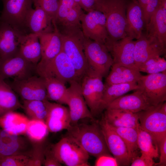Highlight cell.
Listing matches in <instances>:
<instances>
[{
  "instance_id": "6da1fadb",
  "label": "cell",
  "mask_w": 166,
  "mask_h": 166,
  "mask_svg": "<svg viewBox=\"0 0 166 166\" xmlns=\"http://www.w3.org/2000/svg\"><path fill=\"white\" fill-rule=\"evenodd\" d=\"M127 5L126 0H97L95 10L102 12L106 19V42H115L127 36Z\"/></svg>"
},
{
  "instance_id": "7a4b0ae2",
  "label": "cell",
  "mask_w": 166,
  "mask_h": 166,
  "mask_svg": "<svg viewBox=\"0 0 166 166\" xmlns=\"http://www.w3.org/2000/svg\"><path fill=\"white\" fill-rule=\"evenodd\" d=\"M67 135L75 139L89 155L97 158L109 154L100 124L84 123L70 125Z\"/></svg>"
},
{
  "instance_id": "3957f363",
  "label": "cell",
  "mask_w": 166,
  "mask_h": 166,
  "mask_svg": "<svg viewBox=\"0 0 166 166\" xmlns=\"http://www.w3.org/2000/svg\"><path fill=\"white\" fill-rule=\"evenodd\" d=\"M59 2L54 28L61 35L82 34L81 17L84 12L80 6L74 0H59Z\"/></svg>"
},
{
  "instance_id": "277c9868",
  "label": "cell",
  "mask_w": 166,
  "mask_h": 166,
  "mask_svg": "<svg viewBox=\"0 0 166 166\" xmlns=\"http://www.w3.org/2000/svg\"><path fill=\"white\" fill-rule=\"evenodd\" d=\"M36 73L43 78H53L65 84L81 81L72 62L62 50L50 61H39L36 65Z\"/></svg>"
},
{
  "instance_id": "5b68a950",
  "label": "cell",
  "mask_w": 166,
  "mask_h": 166,
  "mask_svg": "<svg viewBox=\"0 0 166 166\" xmlns=\"http://www.w3.org/2000/svg\"><path fill=\"white\" fill-rule=\"evenodd\" d=\"M52 153L61 164L67 166H88L89 154L73 138L66 135L50 146Z\"/></svg>"
},
{
  "instance_id": "8992f818",
  "label": "cell",
  "mask_w": 166,
  "mask_h": 166,
  "mask_svg": "<svg viewBox=\"0 0 166 166\" xmlns=\"http://www.w3.org/2000/svg\"><path fill=\"white\" fill-rule=\"evenodd\" d=\"M82 41L89 70L95 72L102 77L107 76L113 61L105 44L84 36Z\"/></svg>"
},
{
  "instance_id": "52a82bcc",
  "label": "cell",
  "mask_w": 166,
  "mask_h": 166,
  "mask_svg": "<svg viewBox=\"0 0 166 166\" xmlns=\"http://www.w3.org/2000/svg\"><path fill=\"white\" fill-rule=\"evenodd\" d=\"M140 126L149 133L158 146L166 138V103L137 113Z\"/></svg>"
},
{
  "instance_id": "ba28073f",
  "label": "cell",
  "mask_w": 166,
  "mask_h": 166,
  "mask_svg": "<svg viewBox=\"0 0 166 166\" xmlns=\"http://www.w3.org/2000/svg\"><path fill=\"white\" fill-rule=\"evenodd\" d=\"M3 8L0 21L6 22L24 35L27 34L25 21L32 8L33 0H1Z\"/></svg>"
},
{
  "instance_id": "9c48e42d",
  "label": "cell",
  "mask_w": 166,
  "mask_h": 166,
  "mask_svg": "<svg viewBox=\"0 0 166 166\" xmlns=\"http://www.w3.org/2000/svg\"><path fill=\"white\" fill-rule=\"evenodd\" d=\"M141 91L149 103L156 106L166 100V71L141 75L137 83Z\"/></svg>"
},
{
  "instance_id": "30bf717a",
  "label": "cell",
  "mask_w": 166,
  "mask_h": 166,
  "mask_svg": "<svg viewBox=\"0 0 166 166\" xmlns=\"http://www.w3.org/2000/svg\"><path fill=\"white\" fill-rule=\"evenodd\" d=\"M102 78L95 72L89 70L81 81L82 94L93 117L100 113L104 89Z\"/></svg>"
},
{
  "instance_id": "8fae6325",
  "label": "cell",
  "mask_w": 166,
  "mask_h": 166,
  "mask_svg": "<svg viewBox=\"0 0 166 166\" xmlns=\"http://www.w3.org/2000/svg\"><path fill=\"white\" fill-rule=\"evenodd\" d=\"M61 36L62 50L70 60L81 81L89 70L82 44V39L84 36L83 34Z\"/></svg>"
},
{
  "instance_id": "7c38bea8",
  "label": "cell",
  "mask_w": 166,
  "mask_h": 166,
  "mask_svg": "<svg viewBox=\"0 0 166 166\" xmlns=\"http://www.w3.org/2000/svg\"><path fill=\"white\" fill-rule=\"evenodd\" d=\"M9 84L23 100H48L44 79L38 75L14 80Z\"/></svg>"
},
{
  "instance_id": "4fadbf2b",
  "label": "cell",
  "mask_w": 166,
  "mask_h": 166,
  "mask_svg": "<svg viewBox=\"0 0 166 166\" xmlns=\"http://www.w3.org/2000/svg\"><path fill=\"white\" fill-rule=\"evenodd\" d=\"M82 33L86 38L105 44L108 38L106 28V19L101 12L94 10L83 13L81 17Z\"/></svg>"
},
{
  "instance_id": "5bb4252c",
  "label": "cell",
  "mask_w": 166,
  "mask_h": 166,
  "mask_svg": "<svg viewBox=\"0 0 166 166\" xmlns=\"http://www.w3.org/2000/svg\"><path fill=\"white\" fill-rule=\"evenodd\" d=\"M69 84L67 105L69 107L71 125H76L79 120L85 118L94 120L82 94L81 82L74 81Z\"/></svg>"
},
{
  "instance_id": "9a60e30c",
  "label": "cell",
  "mask_w": 166,
  "mask_h": 166,
  "mask_svg": "<svg viewBox=\"0 0 166 166\" xmlns=\"http://www.w3.org/2000/svg\"><path fill=\"white\" fill-rule=\"evenodd\" d=\"M36 65L29 62L19 53L1 61L0 64V78H12L20 80L27 78L36 73Z\"/></svg>"
},
{
  "instance_id": "2e32d148",
  "label": "cell",
  "mask_w": 166,
  "mask_h": 166,
  "mask_svg": "<svg viewBox=\"0 0 166 166\" xmlns=\"http://www.w3.org/2000/svg\"><path fill=\"white\" fill-rule=\"evenodd\" d=\"M107 146L110 152L116 160L119 165H130L126 146L121 137L108 123L103 118L100 123Z\"/></svg>"
},
{
  "instance_id": "e0dca14e",
  "label": "cell",
  "mask_w": 166,
  "mask_h": 166,
  "mask_svg": "<svg viewBox=\"0 0 166 166\" xmlns=\"http://www.w3.org/2000/svg\"><path fill=\"white\" fill-rule=\"evenodd\" d=\"M135 41L128 36L114 42L107 41L105 44L110 52L113 64L136 69L134 58Z\"/></svg>"
},
{
  "instance_id": "ac0fdd59",
  "label": "cell",
  "mask_w": 166,
  "mask_h": 166,
  "mask_svg": "<svg viewBox=\"0 0 166 166\" xmlns=\"http://www.w3.org/2000/svg\"><path fill=\"white\" fill-rule=\"evenodd\" d=\"M25 35L9 24L0 21V57L1 62L19 53L22 38Z\"/></svg>"
},
{
  "instance_id": "d6986e66",
  "label": "cell",
  "mask_w": 166,
  "mask_h": 166,
  "mask_svg": "<svg viewBox=\"0 0 166 166\" xmlns=\"http://www.w3.org/2000/svg\"><path fill=\"white\" fill-rule=\"evenodd\" d=\"M146 27L147 38L166 49V0H162Z\"/></svg>"
},
{
  "instance_id": "ffe728a7",
  "label": "cell",
  "mask_w": 166,
  "mask_h": 166,
  "mask_svg": "<svg viewBox=\"0 0 166 166\" xmlns=\"http://www.w3.org/2000/svg\"><path fill=\"white\" fill-rule=\"evenodd\" d=\"M28 139L21 135L13 134L0 128V158L29 153L32 148H29Z\"/></svg>"
},
{
  "instance_id": "44dd1931",
  "label": "cell",
  "mask_w": 166,
  "mask_h": 166,
  "mask_svg": "<svg viewBox=\"0 0 166 166\" xmlns=\"http://www.w3.org/2000/svg\"><path fill=\"white\" fill-rule=\"evenodd\" d=\"M25 28L27 34L40 35L54 30L53 21L41 8L35 7L29 12L26 18Z\"/></svg>"
},
{
  "instance_id": "7402d4cb",
  "label": "cell",
  "mask_w": 166,
  "mask_h": 166,
  "mask_svg": "<svg viewBox=\"0 0 166 166\" xmlns=\"http://www.w3.org/2000/svg\"><path fill=\"white\" fill-rule=\"evenodd\" d=\"M45 122L49 132H56L67 130L71 125L69 109L62 104L48 101V113Z\"/></svg>"
},
{
  "instance_id": "603a6c76",
  "label": "cell",
  "mask_w": 166,
  "mask_h": 166,
  "mask_svg": "<svg viewBox=\"0 0 166 166\" xmlns=\"http://www.w3.org/2000/svg\"><path fill=\"white\" fill-rule=\"evenodd\" d=\"M135 90L131 94L123 95L115 100L106 109H120L136 113L153 106L149 103L140 91Z\"/></svg>"
},
{
  "instance_id": "cb8c5ba5",
  "label": "cell",
  "mask_w": 166,
  "mask_h": 166,
  "mask_svg": "<svg viewBox=\"0 0 166 166\" xmlns=\"http://www.w3.org/2000/svg\"><path fill=\"white\" fill-rule=\"evenodd\" d=\"M145 26L142 9L137 0L127 5L125 32L133 39H139Z\"/></svg>"
},
{
  "instance_id": "d4e9b609",
  "label": "cell",
  "mask_w": 166,
  "mask_h": 166,
  "mask_svg": "<svg viewBox=\"0 0 166 166\" xmlns=\"http://www.w3.org/2000/svg\"><path fill=\"white\" fill-rule=\"evenodd\" d=\"M165 53L166 49L151 41L146 34L142 33L140 38L135 41L134 58L136 67L138 69L148 59L160 56Z\"/></svg>"
},
{
  "instance_id": "484cf974",
  "label": "cell",
  "mask_w": 166,
  "mask_h": 166,
  "mask_svg": "<svg viewBox=\"0 0 166 166\" xmlns=\"http://www.w3.org/2000/svg\"><path fill=\"white\" fill-rule=\"evenodd\" d=\"M38 37L42 52L40 61H50L62 51L61 36L55 28L53 31L40 35Z\"/></svg>"
},
{
  "instance_id": "4316f807",
  "label": "cell",
  "mask_w": 166,
  "mask_h": 166,
  "mask_svg": "<svg viewBox=\"0 0 166 166\" xmlns=\"http://www.w3.org/2000/svg\"><path fill=\"white\" fill-rule=\"evenodd\" d=\"M104 118L110 125L113 127L137 129L139 124L137 113L121 109H106Z\"/></svg>"
},
{
  "instance_id": "83f0119b",
  "label": "cell",
  "mask_w": 166,
  "mask_h": 166,
  "mask_svg": "<svg viewBox=\"0 0 166 166\" xmlns=\"http://www.w3.org/2000/svg\"><path fill=\"white\" fill-rule=\"evenodd\" d=\"M19 53L26 60L37 65L42 57L38 35L29 34L23 35L20 44Z\"/></svg>"
},
{
  "instance_id": "f1b7e54d",
  "label": "cell",
  "mask_w": 166,
  "mask_h": 166,
  "mask_svg": "<svg viewBox=\"0 0 166 166\" xmlns=\"http://www.w3.org/2000/svg\"><path fill=\"white\" fill-rule=\"evenodd\" d=\"M107 76V85L137 83L142 75L138 69L113 64Z\"/></svg>"
},
{
  "instance_id": "f546056e",
  "label": "cell",
  "mask_w": 166,
  "mask_h": 166,
  "mask_svg": "<svg viewBox=\"0 0 166 166\" xmlns=\"http://www.w3.org/2000/svg\"><path fill=\"white\" fill-rule=\"evenodd\" d=\"M30 120L24 114L11 111L0 117V126L13 134L23 135L26 134Z\"/></svg>"
},
{
  "instance_id": "4dcf8cb0",
  "label": "cell",
  "mask_w": 166,
  "mask_h": 166,
  "mask_svg": "<svg viewBox=\"0 0 166 166\" xmlns=\"http://www.w3.org/2000/svg\"><path fill=\"white\" fill-rule=\"evenodd\" d=\"M22 108L15 92L5 80L0 78V117Z\"/></svg>"
},
{
  "instance_id": "1f68e13d",
  "label": "cell",
  "mask_w": 166,
  "mask_h": 166,
  "mask_svg": "<svg viewBox=\"0 0 166 166\" xmlns=\"http://www.w3.org/2000/svg\"><path fill=\"white\" fill-rule=\"evenodd\" d=\"M138 89L137 83L107 85L104 84V89L101 105V113L106 109L114 100L126 93Z\"/></svg>"
},
{
  "instance_id": "d6a6232c",
  "label": "cell",
  "mask_w": 166,
  "mask_h": 166,
  "mask_svg": "<svg viewBox=\"0 0 166 166\" xmlns=\"http://www.w3.org/2000/svg\"><path fill=\"white\" fill-rule=\"evenodd\" d=\"M44 79L48 101H54L61 104L67 105L68 88L62 81L52 77Z\"/></svg>"
},
{
  "instance_id": "836d02e7",
  "label": "cell",
  "mask_w": 166,
  "mask_h": 166,
  "mask_svg": "<svg viewBox=\"0 0 166 166\" xmlns=\"http://www.w3.org/2000/svg\"><path fill=\"white\" fill-rule=\"evenodd\" d=\"M137 130V145L141 153L153 159L158 157L159 149L157 143L149 133L140 127V124Z\"/></svg>"
},
{
  "instance_id": "e575fe53",
  "label": "cell",
  "mask_w": 166,
  "mask_h": 166,
  "mask_svg": "<svg viewBox=\"0 0 166 166\" xmlns=\"http://www.w3.org/2000/svg\"><path fill=\"white\" fill-rule=\"evenodd\" d=\"M48 100H23L22 108L30 119L45 121L48 109Z\"/></svg>"
},
{
  "instance_id": "d590c367",
  "label": "cell",
  "mask_w": 166,
  "mask_h": 166,
  "mask_svg": "<svg viewBox=\"0 0 166 166\" xmlns=\"http://www.w3.org/2000/svg\"><path fill=\"white\" fill-rule=\"evenodd\" d=\"M45 121L30 119L26 134L32 144L43 142L49 132Z\"/></svg>"
},
{
  "instance_id": "8d00e7d4",
  "label": "cell",
  "mask_w": 166,
  "mask_h": 166,
  "mask_svg": "<svg viewBox=\"0 0 166 166\" xmlns=\"http://www.w3.org/2000/svg\"><path fill=\"white\" fill-rule=\"evenodd\" d=\"M111 126L124 141L127 149L131 162L132 160L136 156V152L138 148L137 129L130 127H115Z\"/></svg>"
},
{
  "instance_id": "74e56055",
  "label": "cell",
  "mask_w": 166,
  "mask_h": 166,
  "mask_svg": "<svg viewBox=\"0 0 166 166\" xmlns=\"http://www.w3.org/2000/svg\"><path fill=\"white\" fill-rule=\"evenodd\" d=\"M139 71L148 74L158 73L166 71V61L163 57L156 56L150 58L138 68Z\"/></svg>"
},
{
  "instance_id": "f35d334b",
  "label": "cell",
  "mask_w": 166,
  "mask_h": 166,
  "mask_svg": "<svg viewBox=\"0 0 166 166\" xmlns=\"http://www.w3.org/2000/svg\"><path fill=\"white\" fill-rule=\"evenodd\" d=\"M43 143L32 144L27 166H41L43 165L45 148Z\"/></svg>"
},
{
  "instance_id": "ab89813d",
  "label": "cell",
  "mask_w": 166,
  "mask_h": 166,
  "mask_svg": "<svg viewBox=\"0 0 166 166\" xmlns=\"http://www.w3.org/2000/svg\"><path fill=\"white\" fill-rule=\"evenodd\" d=\"M30 153V152L28 154L15 155L0 158V166H27Z\"/></svg>"
},
{
  "instance_id": "60d3db41",
  "label": "cell",
  "mask_w": 166,
  "mask_h": 166,
  "mask_svg": "<svg viewBox=\"0 0 166 166\" xmlns=\"http://www.w3.org/2000/svg\"><path fill=\"white\" fill-rule=\"evenodd\" d=\"M35 7H39L45 10L53 22L58 9L59 0H33Z\"/></svg>"
},
{
  "instance_id": "b9f144b4",
  "label": "cell",
  "mask_w": 166,
  "mask_h": 166,
  "mask_svg": "<svg viewBox=\"0 0 166 166\" xmlns=\"http://www.w3.org/2000/svg\"><path fill=\"white\" fill-rule=\"evenodd\" d=\"M162 0H149L143 8L144 18L145 26L151 18L159 7Z\"/></svg>"
},
{
  "instance_id": "7bdbcfd3",
  "label": "cell",
  "mask_w": 166,
  "mask_h": 166,
  "mask_svg": "<svg viewBox=\"0 0 166 166\" xmlns=\"http://www.w3.org/2000/svg\"><path fill=\"white\" fill-rule=\"evenodd\" d=\"M95 166H119L118 163L113 157L109 154L101 155L97 158Z\"/></svg>"
},
{
  "instance_id": "ee69618b",
  "label": "cell",
  "mask_w": 166,
  "mask_h": 166,
  "mask_svg": "<svg viewBox=\"0 0 166 166\" xmlns=\"http://www.w3.org/2000/svg\"><path fill=\"white\" fill-rule=\"evenodd\" d=\"M153 159L141 153L140 156H136L132 161L131 166H152L155 164Z\"/></svg>"
},
{
  "instance_id": "f6af8a7d",
  "label": "cell",
  "mask_w": 166,
  "mask_h": 166,
  "mask_svg": "<svg viewBox=\"0 0 166 166\" xmlns=\"http://www.w3.org/2000/svg\"><path fill=\"white\" fill-rule=\"evenodd\" d=\"M44 160L43 165L45 166H61L60 163L53 155L50 147L45 148Z\"/></svg>"
},
{
  "instance_id": "bcb514c9",
  "label": "cell",
  "mask_w": 166,
  "mask_h": 166,
  "mask_svg": "<svg viewBox=\"0 0 166 166\" xmlns=\"http://www.w3.org/2000/svg\"><path fill=\"white\" fill-rule=\"evenodd\" d=\"M160 152V160L158 163L155 164L160 166L166 165V138H164L158 145Z\"/></svg>"
},
{
  "instance_id": "7dc6e473",
  "label": "cell",
  "mask_w": 166,
  "mask_h": 166,
  "mask_svg": "<svg viewBox=\"0 0 166 166\" xmlns=\"http://www.w3.org/2000/svg\"><path fill=\"white\" fill-rule=\"evenodd\" d=\"M97 0H81V6L82 9L88 12L95 10Z\"/></svg>"
},
{
  "instance_id": "c3c4849f",
  "label": "cell",
  "mask_w": 166,
  "mask_h": 166,
  "mask_svg": "<svg viewBox=\"0 0 166 166\" xmlns=\"http://www.w3.org/2000/svg\"><path fill=\"white\" fill-rule=\"evenodd\" d=\"M142 9L149 0H137Z\"/></svg>"
},
{
  "instance_id": "681fc988",
  "label": "cell",
  "mask_w": 166,
  "mask_h": 166,
  "mask_svg": "<svg viewBox=\"0 0 166 166\" xmlns=\"http://www.w3.org/2000/svg\"><path fill=\"white\" fill-rule=\"evenodd\" d=\"M74 1L77 2L79 5L80 6H81V0H74Z\"/></svg>"
},
{
  "instance_id": "f907efd6",
  "label": "cell",
  "mask_w": 166,
  "mask_h": 166,
  "mask_svg": "<svg viewBox=\"0 0 166 166\" xmlns=\"http://www.w3.org/2000/svg\"><path fill=\"white\" fill-rule=\"evenodd\" d=\"M1 60L0 57V64L1 63Z\"/></svg>"
}]
</instances>
